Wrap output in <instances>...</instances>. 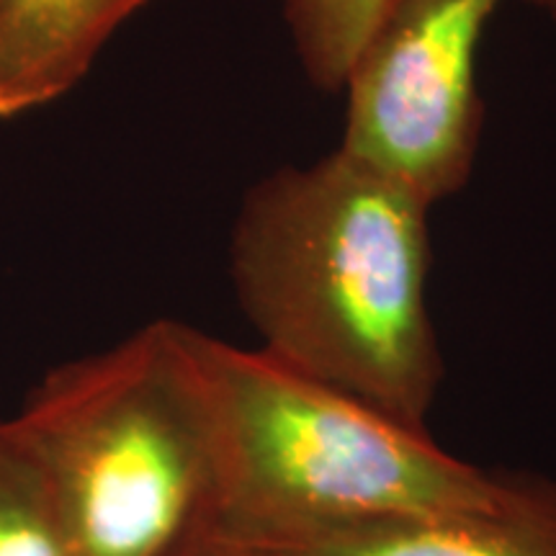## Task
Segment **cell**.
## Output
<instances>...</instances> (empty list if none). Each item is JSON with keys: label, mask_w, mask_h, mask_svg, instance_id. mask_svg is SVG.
<instances>
[{"label": "cell", "mask_w": 556, "mask_h": 556, "mask_svg": "<svg viewBox=\"0 0 556 556\" xmlns=\"http://www.w3.org/2000/svg\"><path fill=\"white\" fill-rule=\"evenodd\" d=\"M384 0H281L291 45L309 83L343 90L348 67Z\"/></svg>", "instance_id": "52a82bcc"}, {"label": "cell", "mask_w": 556, "mask_h": 556, "mask_svg": "<svg viewBox=\"0 0 556 556\" xmlns=\"http://www.w3.org/2000/svg\"><path fill=\"white\" fill-rule=\"evenodd\" d=\"M212 409L222 507L212 539L258 541L467 516L505 500L513 471L441 448L368 402L258 348L189 325Z\"/></svg>", "instance_id": "7a4b0ae2"}, {"label": "cell", "mask_w": 556, "mask_h": 556, "mask_svg": "<svg viewBox=\"0 0 556 556\" xmlns=\"http://www.w3.org/2000/svg\"><path fill=\"white\" fill-rule=\"evenodd\" d=\"M430 208L343 148L250 186L229 278L258 351L428 430L446 374L428 304Z\"/></svg>", "instance_id": "6da1fadb"}, {"label": "cell", "mask_w": 556, "mask_h": 556, "mask_svg": "<svg viewBox=\"0 0 556 556\" xmlns=\"http://www.w3.org/2000/svg\"><path fill=\"white\" fill-rule=\"evenodd\" d=\"M186 556H248V554L238 552V548L225 544V541H219V539H208V541H204V544L197 546V548H193V552H189Z\"/></svg>", "instance_id": "9c48e42d"}, {"label": "cell", "mask_w": 556, "mask_h": 556, "mask_svg": "<svg viewBox=\"0 0 556 556\" xmlns=\"http://www.w3.org/2000/svg\"><path fill=\"white\" fill-rule=\"evenodd\" d=\"M526 3H531V5H536V9H541L546 13L548 18L554 21L556 24V0H526Z\"/></svg>", "instance_id": "30bf717a"}, {"label": "cell", "mask_w": 556, "mask_h": 556, "mask_svg": "<svg viewBox=\"0 0 556 556\" xmlns=\"http://www.w3.org/2000/svg\"><path fill=\"white\" fill-rule=\"evenodd\" d=\"M0 556H70L11 417L0 420Z\"/></svg>", "instance_id": "ba28073f"}, {"label": "cell", "mask_w": 556, "mask_h": 556, "mask_svg": "<svg viewBox=\"0 0 556 556\" xmlns=\"http://www.w3.org/2000/svg\"><path fill=\"white\" fill-rule=\"evenodd\" d=\"M150 0H0V119L52 103Z\"/></svg>", "instance_id": "8992f818"}, {"label": "cell", "mask_w": 556, "mask_h": 556, "mask_svg": "<svg viewBox=\"0 0 556 556\" xmlns=\"http://www.w3.org/2000/svg\"><path fill=\"white\" fill-rule=\"evenodd\" d=\"M219 541L248 556H556V477L513 471L505 500L467 516Z\"/></svg>", "instance_id": "5b68a950"}, {"label": "cell", "mask_w": 556, "mask_h": 556, "mask_svg": "<svg viewBox=\"0 0 556 556\" xmlns=\"http://www.w3.org/2000/svg\"><path fill=\"white\" fill-rule=\"evenodd\" d=\"M505 0H384L348 67L340 148L441 204L469 184L484 106L479 41Z\"/></svg>", "instance_id": "277c9868"}, {"label": "cell", "mask_w": 556, "mask_h": 556, "mask_svg": "<svg viewBox=\"0 0 556 556\" xmlns=\"http://www.w3.org/2000/svg\"><path fill=\"white\" fill-rule=\"evenodd\" d=\"M70 556H186L217 533L212 409L189 325L47 371L11 417Z\"/></svg>", "instance_id": "3957f363"}]
</instances>
